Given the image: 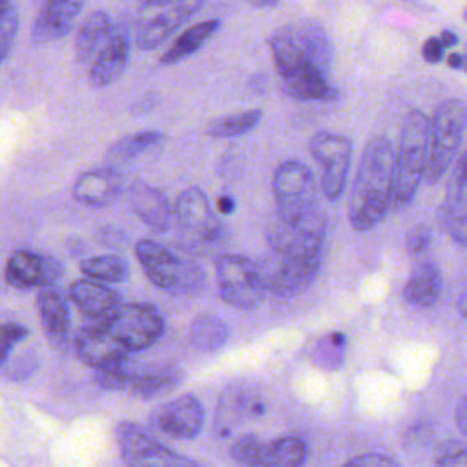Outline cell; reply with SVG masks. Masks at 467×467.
Instances as JSON below:
<instances>
[{
    "mask_svg": "<svg viewBox=\"0 0 467 467\" xmlns=\"http://www.w3.org/2000/svg\"><path fill=\"white\" fill-rule=\"evenodd\" d=\"M341 467H400V465L390 456H385L379 452H367V454L354 456Z\"/></svg>",
    "mask_w": 467,
    "mask_h": 467,
    "instance_id": "41",
    "label": "cell"
},
{
    "mask_svg": "<svg viewBox=\"0 0 467 467\" xmlns=\"http://www.w3.org/2000/svg\"><path fill=\"white\" fill-rule=\"evenodd\" d=\"M29 336L27 327L15 323V321H4L0 323V368L5 367L9 361L11 350L22 343Z\"/></svg>",
    "mask_w": 467,
    "mask_h": 467,
    "instance_id": "38",
    "label": "cell"
},
{
    "mask_svg": "<svg viewBox=\"0 0 467 467\" xmlns=\"http://www.w3.org/2000/svg\"><path fill=\"white\" fill-rule=\"evenodd\" d=\"M275 215L286 223H306L321 217L317 206V182L314 173L301 161L281 162L272 177Z\"/></svg>",
    "mask_w": 467,
    "mask_h": 467,
    "instance_id": "6",
    "label": "cell"
},
{
    "mask_svg": "<svg viewBox=\"0 0 467 467\" xmlns=\"http://www.w3.org/2000/svg\"><path fill=\"white\" fill-rule=\"evenodd\" d=\"M345 347H347L345 334H341V332L325 334L316 343V348L312 352V361L323 368H330V370L337 368L343 365Z\"/></svg>",
    "mask_w": 467,
    "mask_h": 467,
    "instance_id": "35",
    "label": "cell"
},
{
    "mask_svg": "<svg viewBox=\"0 0 467 467\" xmlns=\"http://www.w3.org/2000/svg\"><path fill=\"white\" fill-rule=\"evenodd\" d=\"M445 62L451 69H462L467 73V51L463 53H451L445 57Z\"/></svg>",
    "mask_w": 467,
    "mask_h": 467,
    "instance_id": "43",
    "label": "cell"
},
{
    "mask_svg": "<svg viewBox=\"0 0 467 467\" xmlns=\"http://www.w3.org/2000/svg\"><path fill=\"white\" fill-rule=\"evenodd\" d=\"M36 310L42 321V328L55 345H62L69 334V308L62 292L53 286L38 288L36 292Z\"/></svg>",
    "mask_w": 467,
    "mask_h": 467,
    "instance_id": "27",
    "label": "cell"
},
{
    "mask_svg": "<svg viewBox=\"0 0 467 467\" xmlns=\"http://www.w3.org/2000/svg\"><path fill=\"white\" fill-rule=\"evenodd\" d=\"M263 117L261 109H244V111H237L226 117H219L213 119L206 124L204 131L210 137H217V139H228V137H237V135H244L250 130H254L259 120Z\"/></svg>",
    "mask_w": 467,
    "mask_h": 467,
    "instance_id": "33",
    "label": "cell"
},
{
    "mask_svg": "<svg viewBox=\"0 0 467 467\" xmlns=\"http://www.w3.org/2000/svg\"><path fill=\"white\" fill-rule=\"evenodd\" d=\"M228 341L226 323L213 314H199L190 325V343L201 352L219 350Z\"/></svg>",
    "mask_w": 467,
    "mask_h": 467,
    "instance_id": "31",
    "label": "cell"
},
{
    "mask_svg": "<svg viewBox=\"0 0 467 467\" xmlns=\"http://www.w3.org/2000/svg\"><path fill=\"white\" fill-rule=\"evenodd\" d=\"M327 224L323 215L306 223H286L274 215L266 226L268 250L285 257L323 255Z\"/></svg>",
    "mask_w": 467,
    "mask_h": 467,
    "instance_id": "13",
    "label": "cell"
},
{
    "mask_svg": "<svg viewBox=\"0 0 467 467\" xmlns=\"http://www.w3.org/2000/svg\"><path fill=\"white\" fill-rule=\"evenodd\" d=\"M272 62L283 91L296 100H332L337 93L328 80L332 44L325 29L301 20L283 26L268 38Z\"/></svg>",
    "mask_w": 467,
    "mask_h": 467,
    "instance_id": "1",
    "label": "cell"
},
{
    "mask_svg": "<svg viewBox=\"0 0 467 467\" xmlns=\"http://www.w3.org/2000/svg\"><path fill=\"white\" fill-rule=\"evenodd\" d=\"M75 352L86 365L104 368L128 361V352L102 327L86 325L75 336Z\"/></svg>",
    "mask_w": 467,
    "mask_h": 467,
    "instance_id": "20",
    "label": "cell"
},
{
    "mask_svg": "<svg viewBox=\"0 0 467 467\" xmlns=\"http://www.w3.org/2000/svg\"><path fill=\"white\" fill-rule=\"evenodd\" d=\"M217 210L223 213V215H230L234 213L235 210V201L230 197V195H221L217 199Z\"/></svg>",
    "mask_w": 467,
    "mask_h": 467,
    "instance_id": "45",
    "label": "cell"
},
{
    "mask_svg": "<svg viewBox=\"0 0 467 467\" xmlns=\"http://www.w3.org/2000/svg\"><path fill=\"white\" fill-rule=\"evenodd\" d=\"M265 410L263 400L246 389H226L219 400L217 405V418H215V429L219 434H228L234 425L243 421L244 418L259 416Z\"/></svg>",
    "mask_w": 467,
    "mask_h": 467,
    "instance_id": "26",
    "label": "cell"
},
{
    "mask_svg": "<svg viewBox=\"0 0 467 467\" xmlns=\"http://www.w3.org/2000/svg\"><path fill=\"white\" fill-rule=\"evenodd\" d=\"M456 308H458V314L467 319V279H465L463 288H462V292H460V297H458V301H456Z\"/></svg>",
    "mask_w": 467,
    "mask_h": 467,
    "instance_id": "46",
    "label": "cell"
},
{
    "mask_svg": "<svg viewBox=\"0 0 467 467\" xmlns=\"http://www.w3.org/2000/svg\"><path fill=\"white\" fill-rule=\"evenodd\" d=\"M135 255L146 277L155 286L171 294H197L206 283L199 265L175 255L157 241L139 239L135 243Z\"/></svg>",
    "mask_w": 467,
    "mask_h": 467,
    "instance_id": "5",
    "label": "cell"
},
{
    "mask_svg": "<svg viewBox=\"0 0 467 467\" xmlns=\"http://www.w3.org/2000/svg\"><path fill=\"white\" fill-rule=\"evenodd\" d=\"M445 46H443V42L440 40V36H431V38H427L425 40V44H423V47H421V55H423V58L427 60V62H431V64H438V62H441L445 57Z\"/></svg>",
    "mask_w": 467,
    "mask_h": 467,
    "instance_id": "42",
    "label": "cell"
},
{
    "mask_svg": "<svg viewBox=\"0 0 467 467\" xmlns=\"http://www.w3.org/2000/svg\"><path fill=\"white\" fill-rule=\"evenodd\" d=\"M182 244L193 252H208L224 237V226L215 217L206 193L197 188H186L179 193L171 208Z\"/></svg>",
    "mask_w": 467,
    "mask_h": 467,
    "instance_id": "7",
    "label": "cell"
},
{
    "mask_svg": "<svg viewBox=\"0 0 467 467\" xmlns=\"http://www.w3.org/2000/svg\"><path fill=\"white\" fill-rule=\"evenodd\" d=\"M427 139L429 117L421 109H412L405 115L398 148L394 150V186L390 210L400 212L414 199L427 166Z\"/></svg>",
    "mask_w": 467,
    "mask_h": 467,
    "instance_id": "3",
    "label": "cell"
},
{
    "mask_svg": "<svg viewBox=\"0 0 467 467\" xmlns=\"http://www.w3.org/2000/svg\"><path fill=\"white\" fill-rule=\"evenodd\" d=\"M82 7H84V4L78 0H49V2H46L40 7V11L33 22V31H31L33 42L47 44V42L66 36L71 31L73 22Z\"/></svg>",
    "mask_w": 467,
    "mask_h": 467,
    "instance_id": "24",
    "label": "cell"
},
{
    "mask_svg": "<svg viewBox=\"0 0 467 467\" xmlns=\"http://www.w3.org/2000/svg\"><path fill=\"white\" fill-rule=\"evenodd\" d=\"M115 31L113 20L108 11H91L80 24L75 36V58L80 64L93 62L100 49L108 44Z\"/></svg>",
    "mask_w": 467,
    "mask_h": 467,
    "instance_id": "28",
    "label": "cell"
},
{
    "mask_svg": "<svg viewBox=\"0 0 467 467\" xmlns=\"http://www.w3.org/2000/svg\"><path fill=\"white\" fill-rule=\"evenodd\" d=\"M440 292H441L440 270L436 268L434 263L425 261L410 272L403 286V299L412 306L431 308L438 301Z\"/></svg>",
    "mask_w": 467,
    "mask_h": 467,
    "instance_id": "29",
    "label": "cell"
},
{
    "mask_svg": "<svg viewBox=\"0 0 467 467\" xmlns=\"http://www.w3.org/2000/svg\"><path fill=\"white\" fill-rule=\"evenodd\" d=\"M215 277L221 299L237 310L259 306L268 292L257 263L239 254L219 255L215 259Z\"/></svg>",
    "mask_w": 467,
    "mask_h": 467,
    "instance_id": "8",
    "label": "cell"
},
{
    "mask_svg": "<svg viewBox=\"0 0 467 467\" xmlns=\"http://www.w3.org/2000/svg\"><path fill=\"white\" fill-rule=\"evenodd\" d=\"M69 299L88 319V325L104 327L119 306V294L104 283L93 279H77L69 285Z\"/></svg>",
    "mask_w": 467,
    "mask_h": 467,
    "instance_id": "19",
    "label": "cell"
},
{
    "mask_svg": "<svg viewBox=\"0 0 467 467\" xmlns=\"http://www.w3.org/2000/svg\"><path fill=\"white\" fill-rule=\"evenodd\" d=\"M130 36L122 27H115L108 44L100 49V53L89 64V84L93 88H106L113 84L124 73L130 58Z\"/></svg>",
    "mask_w": 467,
    "mask_h": 467,
    "instance_id": "22",
    "label": "cell"
},
{
    "mask_svg": "<svg viewBox=\"0 0 467 467\" xmlns=\"http://www.w3.org/2000/svg\"><path fill=\"white\" fill-rule=\"evenodd\" d=\"M126 201L131 212L151 230L166 232L170 228L173 219L171 204L161 190L150 186L148 182L135 181L126 190Z\"/></svg>",
    "mask_w": 467,
    "mask_h": 467,
    "instance_id": "21",
    "label": "cell"
},
{
    "mask_svg": "<svg viewBox=\"0 0 467 467\" xmlns=\"http://www.w3.org/2000/svg\"><path fill=\"white\" fill-rule=\"evenodd\" d=\"M441 226L449 237L467 246V150L454 162L441 204Z\"/></svg>",
    "mask_w": 467,
    "mask_h": 467,
    "instance_id": "18",
    "label": "cell"
},
{
    "mask_svg": "<svg viewBox=\"0 0 467 467\" xmlns=\"http://www.w3.org/2000/svg\"><path fill=\"white\" fill-rule=\"evenodd\" d=\"M102 328L130 354L157 343L164 332V319L150 303H126L117 306Z\"/></svg>",
    "mask_w": 467,
    "mask_h": 467,
    "instance_id": "9",
    "label": "cell"
},
{
    "mask_svg": "<svg viewBox=\"0 0 467 467\" xmlns=\"http://www.w3.org/2000/svg\"><path fill=\"white\" fill-rule=\"evenodd\" d=\"M323 255L317 257H285L268 250L257 263L265 286L279 299H292L305 292L321 268Z\"/></svg>",
    "mask_w": 467,
    "mask_h": 467,
    "instance_id": "12",
    "label": "cell"
},
{
    "mask_svg": "<svg viewBox=\"0 0 467 467\" xmlns=\"http://www.w3.org/2000/svg\"><path fill=\"white\" fill-rule=\"evenodd\" d=\"M252 5H255V7H274V5H277V2H259V0H255V2H252Z\"/></svg>",
    "mask_w": 467,
    "mask_h": 467,
    "instance_id": "48",
    "label": "cell"
},
{
    "mask_svg": "<svg viewBox=\"0 0 467 467\" xmlns=\"http://www.w3.org/2000/svg\"><path fill=\"white\" fill-rule=\"evenodd\" d=\"M115 436L128 467H201L195 460L164 447L135 423H119Z\"/></svg>",
    "mask_w": 467,
    "mask_h": 467,
    "instance_id": "11",
    "label": "cell"
},
{
    "mask_svg": "<svg viewBox=\"0 0 467 467\" xmlns=\"http://www.w3.org/2000/svg\"><path fill=\"white\" fill-rule=\"evenodd\" d=\"M230 456L243 467H303L308 445L297 436L263 441L255 434H243L232 443Z\"/></svg>",
    "mask_w": 467,
    "mask_h": 467,
    "instance_id": "10",
    "label": "cell"
},
{
    "mask_svg": "<svg viewBox=\"0 0 467 467\" xmlns=\"http://www.w3.org/2000/svg\"><path fill=\"white\" fill-rule=\"evenodd\" d=\"M80 272L99 283H122L130 275L128 261L115 254L88 257L80 263Z\"/></svg>",
    "mask_w": 467,
    "mask_h": 467,
    "instance_id": "32",
    "label": "cell"
},
{
    "mask_svg": "<svg viewBox=\"0 0 467 467\" xmlns=\"http://www.w3.org/2000/svg\"><path fill=\"white\" fill-rule=\"evenodd\" d=\"M394 146L383 137H372L363 148L348 197V221L358 232H368L383 221L392 202Z\"/></svg>",
    "mask_w": 467,
    "mask_h": 467,
    "instance_id": "2",
    "label": "cell"
},
{
    "mask_svg": "<svg viewBox=\"0 0 467 467\" xmlns=\"http://www.w3.org/2000/svg\"><path fill=\"white\" fill-rule=\"evenodd\" d=\"M467 128V104L460 99L440 102L429 119L427 166L423 181L438 182L456 161Z\"/></svg>",
    "mask_w": 467,
    "mask_h": 467,
    "instance_id": "4",
    "label": "cell"
},
{
    "mask_svg": "<svg viewBox=\"0 0 467 467\" xmlns=\"http://www.w3.org/2000/svg\"><path fill=\"white\" fill-rule=\"evenodd\" d=\"M164 140V135L159 130H140L131 135H124L108 150V159L113 162H126L139 153L146 151L151 146H157Z\"/></svg>",
    "mask_w": 467,
    "mask_h": 467,
    "instance_id": "34",
    "label": "cell"
},
{
    "mask_svg": "<svg viewBox=\"0 0 467 467\" xmlns=\"http://www.w3.org/2000/svg\"><path fill=\"white\" fill-rule=\"evenodd\" d=\"M62 274L57 259L31 250H15L4 268L5 281L20 290L53 286Z\"/></svg>",
    "mask_w": 467,
    "mask_h": 467,
    "instance_id": "17",
    "label": "cell"
},
{
    "mask_svg": "<svg viewBox=\"0 0 467 467\" xmlns=\"http://www.w3.org/2000/svg\"><path fill=\"white\" fill-rule=\"evenodd\" d=\"M122 192V179L117 170L104 166L80 173L73 184V197L93 208H106L117 201Z\"/></svg>",
    "mask_w": 467,
    "mask_h": 467,
    "instance_id": "23",
    "label": "cell"
},
{
    "mask_svg": "<svg viewBox=\"0 0 467 467\" xmlns=\"http://www.w3.org/2000/svg\"><path fill=\"white\" fill-rule=\"evenodd\" d=\"M456 425L458 429L462 431L463 436H467V398H463L460 403H458V409H456Z\"/></svg>",
    "mask_w": 467,
    "mask_h": 467,
    "instance_id": "44",
    "label": "cell"
},
{
    "mask_svg": "<svg viewBox=\"0 0 467 467\" xmlns=\"http://www.w3.org/2000/svg\"><path fill=\"white\" fill-rule=\"evenodd\" d=\"M221 20L219 18H210V20H202L192 27H188L184 33H181L175 42L162 53V57L159 58V62L162 66H173L184 58H188L190 55H193L195 51H199L204 42L208 38H212L215 35V31L219 29Z\"/></svg>",
    "mask_w": 467,
    "mask_h": 467,
    "instance_id": "30",
    "label": "cell"
},
{
    "mask_svg": "<svg viewBox=\"0 0 467 467\" xmlns=\"http://www.w3.org/2000/svg\"><path fill=\"white\" fill-rule=\"evenodd\" d=\"M5 4H7V2H0V11L4 9V5H5Z\"/></svg>",
    "mask_w": 467,
    "mask_h": 467,
    "instance_id": "50",
    "label": "cell"
},
{
    "mask_svg": "<svg viewBox=\"0 0 467 467\" xmlns=\"http://www.w3.org/2000/svg\"><path fill=\"white\" fill-rule=\"evenodd\" d=\"M310 153L321 166V192L337 201L347 186L352 159V142L339 133L317 131L310 140Z\"/></svg>",
    "mask_w": 467,
    "mask_h": 467,
    "instance_id": "14",
    "label": "cell"
},
{
    "mask_svg": "<svg viewBox=\"0 0 467 467\" xmlns=\"http://www.w3.org/2000/svg\"><path fill=\"white\" fill-rule=\"evenodd\" d=\"M431 241H432L431 228L427 224H414L412 228H409L405 235V250L410 255H418L427 250Z\"/></svg>",
    "mask_w": 467,
    "mask_h": 467,
    "instance_id": "40",
    "label": "cell"
},
{
    "mask_svg": "<svg viewBox=\"0 0 467 467\" xmlns=\"http://www.w3.org/2000/svg\"><path fill=\"white\" fill-rule=\"evenodd\" d=\"M146 5L155 11L150 13L135 31V46L142 51L159 47L177 27L202 7V2H146Z\"/></svg>",
    "mask_w": 467,
    "mask_h": 467,
    "instance_id": "15",
    "label": "cell"
},
{
    "mask_svg": "<svg viewBox=\"0 0 467 467\" xmlns=\"http://www.w3.org/2000/svg\"><path fill=\"white\" fill-rule=\"evenodd\" d=\"M434 467H467V445L460 441L445 443L436 454Z\"/></svg>",
    "mask_w": 467,
    "mask_h": 467,
    "instance_id": "39",
    "label": "cell"
},
{
    "mask_svg": "<svg viewBox=\"0 0 467 467\" xmlns=\"http://www.w3.org/2000/svg\"><path fill=\"white\" fill-rule=\"evenodd\" d=\"M438 36H440V40L443 42L445 47H452L454 44H458V36L452 31H449V29H443Z\"/></svg>",
    "mask_w": 467,
    "mask_h": 467,
    "instance_id": "47",
    "label": "cell"
},
{
    "mask_svg": "<svg viewBox=\"0 0 467 467\" xmlns=\"http://www.w3.org/2000/svg\"><path fill=\"white\" fill-rule=\"evenodd\" d=\"M463 18H465V20H467V7H465V9H463Z\"/></svg>",
    "mask_w": 467,
    "mask_h": 467,
    "instance_id": "49",
    "label": "cell"
},
{
    "mask_svg": "<svg viewBox=\"0 0 467 467\" xmlns=\"http://www.w3.org/2000/svg\"><path fill=\"white\" fill-rule=\"evenodd\" d=\"M131 367L128 361L95 370V383L104 390H128Z\"/></svg>",
    "mask_w": 467,
    "mask_h": 467,
    "instance_id": "36",
    "label": "cell"
},
{
    "mask_svg": "<svg viewBox=\"0 0 467 467\" xmlns=\"http://www.w3.org/2000/svg\"><path fill=\"white\" fill-rule=\"evenodd\" d=\"M182 370L173 363H151L131 368L128 392L140 400H153L171 392L182 381Z\"/></svg>",
    "mask_w": 467,
    "mask_h": 467,
    "instance_id": "25",
    "label": "cell"
},
{
    "mask_svg": "<svg viewBox=\"0 0 467 467\" xmlns=\"http://www.w3.org/2000/svg\"><path fill=\"white\" fill-rule=\"evenodd\" d=\"M150 423L177 440H193L204 425V407L193 394H182L159 405L150 414Z\"/></svg>",
    "mask_w": 467,
    "mask_h": 467,
    "instance_id": "16",
    "label": "cell"
},
{
    "mask_svg": "<svg viewBox=\"0 0 467 467\" xmlns=\"http://www.w3.org/2000/svg\"><path fill=\"white\" fill-rule=\"evenodd\" d=\"M18 33V13L13 4H5L0 11V66L7 58Z\"/></svg>",
    "mask_w": 467,
    "mask_h": 467,
    "instance_id": "37",
    "label": "cell"
}]
</instances>
